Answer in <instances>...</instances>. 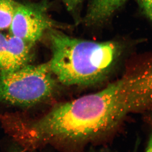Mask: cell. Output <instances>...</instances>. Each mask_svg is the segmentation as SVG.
Wrapping results in <instances>:
<instances>
[{
	"label": "cell",
	"instance_id": "1",
	"mask_svg": "<svg viewBox=\"0 0 152 152\" xmlns=\"http://www.w3.org/2000/svg\"><path fill=\"white\" fill-rule=\"evenodd\" d=\"M130 113L124 76L99 91L57 105L27 129L37 145L54 140H81L111 131Z\"/></svg>",
	"mask_w": 152,
	"mask_h": 152
},
{
	"label": "cell",
	"instance_id": "2",
	"mask_svg": "<svg viewBox=\"0 0 152 152\" xmlns=\"http://www.w3.org/2000/svg\"><path fill=\"white\" fill-rule=\"evenodd\" d=\"M52 52L49 62L58 81L68 86H85L102 81L122 54L123 44L73 37L60 31L50 34Z\"/></svg>",
	"mask_w": 152,
	"mask_h": 152
},
{
	"label": "cell",
	"instance_id": "3",
	"mask_svg": "<svg viewBox=\"0 0 152 152\" xmlns=\"http://www.w3.org/2000/svg\"><path fill=\"white\" fill-rule=\"evenodd\" d=\"M56 80L49 62L38 65L28 64L0 75V102L22 107L35 104L53 94Z\"/></svg>",
	"mask_w": 152,
	"mask_h": 152
},
{
	"label": "cell",
	"instance_id": "4",
	"mask_svg": "<svg viewBox=\"0 0 152 152\" xmlns=\"http://www.w3.org/2000/svg\"><path fill=\"white\" fill-rule=\"evenodd\" d=\"M46 6L18 4L10 27L12 36L33 45L55 26L47 14Z\"/></svg>",
	"mask_w": 152,
	"mask_h": 152
},
{
	"label": "cell",
	"instance_id": "5",
	"mask_svg": "<svg viewBox=\"0 0 152 152\" xmlns=\"http://www.w3.org/2000/svg\"><path fill=\"white\" fill-rule=\"evenodd\" d=\"M131 94L136 112L152 110V62L129 73Z\"/></svg>",
	"mask_w": 152,
	"mask_h": 152
},
{
	"label": "cell",
	"instance_id": "6",
	"mask_svg": "<svg viewBox=\"0 0 152 152\" xmlns=\"http://www.w3.org/2000/svg\"><path fill=\"white\" fill-rule=\"evenodd\" d=\"M32 46L31 44L17 37L11 35L8 37L3 75L12 72L28 65L31 58Z\"/></svg>",
	"mask_w": 152,
	"mask_h": 152
},
{
	"label": "cell",
	"instance_id": "7",
	"mask_svg": "<svg viewBox=\"0 0 152 152\" xmlns=\"http://www.w3.org/2000/svg\"><path fill=\"white\" fill-rule=\"evenodd\" d=\"M129 0H89L85 16L88 26L102 24Z\"/></svg>",
	"mask_w": 152,
	"mask_h": 152
},
{
	"label": "cell",
	"instance_id": "8",
	"mask_svg": "<svg viewBox=\"0 0 152 152\" xmlns=\"http://www.w3.org/2000/svg\"><path fill=\"white\" fill-rule=\"evenodd\" d=\"M17 5L13 0H0V31L10 28Z\"/></svg>",
	"mask_w": 152,
	"mask_h": 152
},
{
	"label": "cell",
	"instance_id": "9",
	"mask_svg": "<svg viewBox=\"0 0 152 152\" xmlns=\"http://www.w3.org/2000/svg\"><path fill=\"white\" fill-rule=\"evenodd\" d=\"M8 37L0 32V75L4 73Z\"/></svg>",
	"mask_w": 152,
	"mask_h": 152
},
{
	"label": "cell",
	"instance_id": "10",
	"mask_svg": "<svg viewBox=\"0 0 152 152\" xmlns=\"http://www.w3.org/2000/svg\"><path fill=\"white\" fill-rule=\"evenodd\" d=\"M137 2L142 13L152 21V0H137Z\"/></svg>",
	"mask_w": 152,
	"mask_h": 152
},
{
	"label": "cell",
	"instance_id": "11",
	"mask_svg": "<svg viewBox=\"0 0 152 152\" xmlns=\"http://www.w3.org/2000/svg\"><path fill=\"white\" fill-rule=\"evenodd\" d=\"M67 10L71 13L76 14L83 0H62Z\"/></svg>",
	"mask_w": 152,
	"mask_h": 152
},
{
	"label": "cell",
	"instance_id": "12",
	"mask_svg": "<svg viewBox=\"0 0 152 152\" xmlns=\"http://www.w3.org/2000/svg\"><path fill=\"white\" fill-rule=\"evenodd\" d=\"M36 148L24 146L16 142L14 145L9 147L8 149L6 152H37L34 151Z\"/></svg>",
	"mask_w": 152,
	"mask_h": 152
},
{
	"label": "cell",
	"instance_id": "13",
	"mask_svg": "<svg viewBox=\"0 0 152 152\" xmlns=\"http://www.w3.org/2000/svg\"><path fill=\"white\" fill-rule=\"evenodd\" d=\"M151 122H152V119ZM146 152H152V129L151 135H150L148 145V148H147Z\"/></svg>",
	"mask_w": 152,
	"mask_h": 152
}]
</instances>
